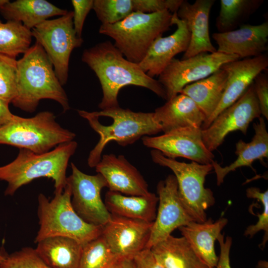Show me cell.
Listing matches in <instances>:
<instances>
[{
	"instance_id": "obj_1",
	"label": "cell",
	"mask_w": 268,
	"mask_h": 268,
	"mask_svg": "<svg viewBox=\"0 0 268 268\" xmlns=\"http://www.w3.org/2000/svg\"><path fill=\"white\" fill-rule=\"evenodd\" d=\"M81 60L99 80L103 96L98 107L101 110L120 107L118 100L119 91L128 85L147 88L166 99L165 89L160 82L149 76L138 64L128 61L109 41L85 49Z\"/></svg>"
},
{
	"instance_id": "obj_2",
	"label": "cell",
	"mask_w": 268,
	"mask_h": 268,
	"mask_svg": "<svg viewBox=\"0 0 268 268\" xmlns=\"http://www.w3.org/2000/svg\"><path fill=\"white\" fill-rule=\"evenodd\" d=\"M44 99L57 102L65 112L70 109L67 96L51 62L36 42L17 61L16 93L11 103L21 110L33 112Z\"/></svg>"
},
{
	"instance_id": "obj_3",
	"label": "cell",
	"mask_w": 268,
	"mask_h": 268,
	"mask_svg": "<svg viewBox=\"0 0 268 268\" xmlns=\"http://www.w3.org/2000/svg\"><path fill=\"white\" fill-rule=\"evenodd\" d=\"M77 112L100 136L88 157L87 163L90 167H95L99 162L102 152L109 142L114 141L125 146L144 136L162 132L153 112H135L120 107L92 112L80 110Z\"/></svg>"
},
{
	"instance_id": "obj_4",
	"label": "cell",
	"mask_w": 268,
	"mask_h": 268,
	"mask_svg": "<svg viewBox=\"0 0 268 268\" xmlns=\"http://www.w3.org/2000/svg\"><path fill=\"white\" fill-rule=\"evenodd\" d=\"M77 147V143L72 140L41 154L20 148L13 161L0 167V180L7 183L5 196H12L21 187L42 177L54 181V192L63 191L68 161Z\"/></svg>"
},
{
	"instance_id": "obj_5",
	"label": "cell",
	"mask_w": 268,
	"mask_h": 268,
	"mask_svg": "<svg viewBox=\"0 0 268 268\" xmlns=\"http://www.w3.org/2000/svg\"><path fill=\"white\" fill-rule=\"evenodd\" d=\"M168 10L145 13L134 11L113 24H101L99 33L115 41V46L129 61L139 64L153 42L173 25Z\"/></svg>"
},
{
	"instance_id": "obj_6",
	"label": "cell",
	"mask_w": 268,
	"mask_h": 268,
	"mask_svg": "<svg viewBox=\"0 0 268 268\" xmlns=\"http://www.w3.org/2000/svg\"><path fill=\"white\" fill-rule=\"evenodd\" d=\"M54 194L50 201L43 194L38 196L40 227L35 243L47 237L60 236L74 239L83 246L101 235L103 226L87 223L73 209L71 188L67 181L63 191Z\"/></svg>"
},
{
	"instance_id": "obj_7",
	"label": "cell",
	"mask_w": 268,
	"mask_h": 268,
	"mask_svg": "<svg viewBox=\"0 0 268 268\" xmlns=\"http://www.w3.org/2000/svg\"><path fill=\"white\" fill-rule=\"evenodd\" d=\"M75 134L61 127L50 111L41 112L31 118L17 116L0 127V144L41 154L60 144L73 140Z\"/></svg>"
},
{
	"instance_id": "obj_8",
	"label": "cell",
	"mask_w": 268,
	"mask_h": 268,
	"mask_svg": "<svg viewBox=\"0 0 268 268\" xmlns=\"http://www.w3.org/2000/svg\"><path fill=\"white\" fill-rule=\"evenodd\" d=\"M150 154L155 163L168 167L173 172L180 200L190 216L196 222L205 221L206 210L215 202L212 191L204 187L205 178L213 169L212 164L180 162L154 149Z\"/></svg>"
},
{
	"instance_id": "obj_9",
	"label": "cell",
	"mask_w": 268,
	"mask_h": 268,
	"mask_svg": "<svg viewBox=\"0 0 268 268\" xmlns=\"http://www.w3.org/2000/svg\"><path fill=\"white\" fill-rule=\"evenodd\" d=\"M73 11L59 18L46 20L31 29L32 37L43 48L62 86L67 82L71 53L83 40L77 36L73 26Z\"/></svg>"
},
{
	"instance_id": "obj_10",
	"label": "cell",
	"mask_w": 268,
	"mask_h": 268,
	"mask_svg": "<svg viewBox=\"0 0 268 268\" xmlns=\"http://www.w3.org/2000/svg\"><path fill=\"white\" fill-rule=\"evenodd\" d=\"M235 55L218 52L201 53L184 60L174 58L159 75L166 100L181 93L187 85L205 78L227 63L239 60Z\"/></svg>"
},
{
	"instance_id": "obj_11",
	"label": "cell",
	"mask_w": 268,
	"mask_h": 268,
	"mask_svg": "<svg viewBox=\"0 0 268 268\" xmlns=\"http://www.w3.org/2000/svg\"><path fill=\"white\" fill-rule=\"evenodd\" d=\"M261 115L253 82L235 102L220 112L207 128L201 130L205 146L212 152L231 132L240 131L246 134L250 124Z\"/></svg>"
},
{
	"instance_id": "obj_12",
	"label": "cell",
	"mask_w": 268,
	"mask_h": 268,
	"mask_svg": "<svg viewBox=\"0 0 268 268\" xmlns=\"http://www.w3.org/2000/svg\"><path fill=\"white\" fill-rule=\"evenodd\" d=\"M71 167L67 181L71 188L73 209L87 223L103 226L111 216L101 197L103 188L107 187L105 179L99 173L90 175L81 172L73 163Z\"/></svg>"
},
{
	"instance_id": "obj_13",
	"label": "cell",
	"mask_w": 268,
	"mask_h": 268,
	"mask_svg": "<svg viewBox=\"0 0 268 268\" xmlns=\"http://www.w3.org/2000/svg\"><path fill=\"white\" fill-rule=\"evenodd\" d=\"M157 192L158 207L146 247L148 249L171 235L175 229L195 221L181 202L174 175L158 182Z\"/></svg>"
},
{
	"instance_id": "obj_14",
	"label": "cell",
	"mask_w": 268,
	"mask_h": 268,
	"mask_svg": "<svg viewBox=\"0 0 268 268\" xmlns=\"http://www.w3.org/2000/svg\"><path fill=\"white\" fill-rule=\"evenodd\" d=\"M141 139L146 147L158 150L168 158L182 157L202 164L214 161V155L203 142L201 128H180L158 136H144Z\"/></svg>"
},
{
	"instance_id": "obj_15",
	"label": "cell",
	"mask_w": 268,
	"mask_h": 268,
	"mask_svg": "<svg viewBox=\"0 0 268 268\" xmlns=\"http://www.w3.org/2000/svg\"><path fill=\"white\" fill-rule=\"evenodd\" d=\"M153 223L111 214L102 236L120 259L133 260L146 249Z\"/></svg>"
},
{
	"instance_id": "obj_16",
	"label": "cell",
	"mask_w": 268,
	"mask_h": 268,
	"mask_svg": "<svg viewBox=\"0 0 268 268\" xmlns=\"http://www.w3.org/2000/svg\"><path fill=\"white\" fill-rule=\"evenodd\" d=\"M268 67L266 54L230 62L220 68L227 75L226 86L221 101L211 116L204 121L201 129L207 128L223 110L235 102L253 82L255 77Z\"/></svg>"
},
{
	"instance_id": "obj_17",
	"label": "cell",
	"mask_w": 268,
	"mask_h": 268,
	"mask_svg": "<svg viewBox=\"0 0 268 268\" xmlns=\"http://www.w3.org/2000/svg\"><path fill=\"white\" fill-rule=\"evenodd\" d=\"M173 25L176 31L169 36L157 37L152 43L143 60L138 64L149 76H159L174 57L188 49L190 33L185 22L177 13L172 14Z\"/></svg>"
},
{
	"instance_id": "obj_18",
	"label": "cell",
	"mask_w": 268,
	"mask_h": 268,
	"mask_svg": "<svg viewBox=\"0 0 268 268\" xmlns=\"http://www.w3.org/2000/svg\"><path fill=\"white\" fill-rule=\"evenodd\" d=\"M95 169L104 178L110 191L127 196H147L151 193L140 173L122 155H103Z\"/></svg>"
},
{
	"instance_id": "obj_19",
	"label": "cell",
	"mask_w": 268,
	"mask_h": 268,
	"mask_svg": "<svg viewBox=\"0 0 268 268\" xmlns=\"http://www.w3.org/2000/svg\"><path fill=\"white\" fill-rule=\"evenodd\" d=\"M212 37L217 45L218 52L235 55L239 59L257 57L268 49V22L243 24L231 31L214 33Z\"/></svg>"
},
{
	"instance_id": "obj_20",
	"label": "cell",
	"mask_w": 268,
	"mask_h": 268,
	"mask_svg": "<svg viewBox=\"0 0 268 268\" xmlns=\"http://www.w3.org/2000/svg\"><path fill=\"white\" fill-rule=\"evenodd\" d=\"M214 0H197L193 3L183 0L177 13L190 32V41L182 60L201 53H212L216 49L211 43L208 29V19Z\"/></svg>"
},
{
	"instance_id": "obj_21",
	"label": "cell",
	"mask_w": 268,
	"mask_h": 268,
	"mask_svg": "<svg viewBox=\"0 0 268 268\" xmlns=\"http://www.w3.org/2000/svg\"><path fill=\"white\" fill-rule=\"evenodd\" d=\"M153 114L164 133L183 128H201L206 119L194 101L182 93L167 100Z\"/></svg>"
},
{
	"instance_id": "obj_22",
	"label": "cell",
	"mask_w": 268,
	"mask_h": 268,
	"mask_svg": "<svg viewBox=\"0 0 268 268\" xmlns=\"http://www.w3.org/2000/svg\"><path fill=\"white\" fill-rule=\"evenodd\" d=\"M227 223L228 220L224 217L214 222L209 218L203 222L192 221L179 229L201 259L210 268H213L218 261L215 242Z\"/></svg>"
},
{
	"instance_id": "obj_23",
	"label": "cell",
	"mask_w": 268,
	"mask_h": 268,
	"mask_svg": "<svg viewBox=\"0 0 268 268\" xmlns=\"http://www.w3.org/2000/svg\"><path fill=\"white\" fill-rule=\"evenodd\" d=\"M255 134L252 140L246 142L239 140L236 144V159L229 165L221 166L216 161L211 164L216 175L217 185L220 186L225 176L230 172L238 168L244 166L252 167L254 161H264L268 157V133L263 117L259 118V122L253 124Z\"/></svg>"
},
{
	"instance_id": "obj_24",
	"label": "cell",
	"mask_w": 268,
	"mask_h": 268,
	"mask_svg": "<svg viewBox=\"0 0 268 268\" xmlns=\"http://www.w3.org/2000/svg\"><path fill=\"white\" fill-rule=\"evenodd\" d=\"M158 197L151 193L147 196H127L109 191L105 204L111 214L153 223L156 215Z\"/></svg>"
},
{
	"instance_id": "obj_25",
	"label": "cell",
	"mask_w": 268,
	"mask_h": 268,
	"mask_svg": "<svg viewBox=\"0 0 268 268\" xmlns=\"http://www.w3.org/2000/svg\"><path fill=\"white\" fill-rule=\"evenodd\" d=\"M35 249L40 258L51 268H78L83 246L72 238H45Z\"/></svg>"
},
{
	"instance_id": "obj_26",
	"label": "cell",
	"mask_w": 268,
	"mask_h": 268,
	"mask_svg": "<svg viewBox=\"0 0 268 268\" xmlns=\"http://www.w3.org/2000/svg\"><path fill=\"white\" fill-rule=\"evenodd\" d=\"M67 12L45 0L9 1L0 10L7 21L19 22L30 30L50 17L61 16Z\"/></svg>"
},
{
	"instance_id": "obj_27",
	"label": "cell",
	"mask_w": 268,
	"mask_h": 268,
	"mask_svg": "<svg viewBox=\"0 0 268 268\" xmlns=\"http://www.w3.org/2000/svg\"><path fill=\"white\" fill-rule=\"evenodd\" d=\"M150 250L164 268H210L183 237L171 235Z\"/></svg>"
},
{
	"instance_id": "obj_28",
	"label": "cell",
	"mask_w": 268,
	"mask_h": 268,
	"mask_svg": "<svg viewBox=\"0 0 268 268\" xmlns=\"http://www.w3.org/2000/svg\"><path fill=\"white\" fill-rule=\"evenodd\" d=\"M227 77L226 71L220 68L208 77L187 85L180 93L189 96L194 101L206 120L215 111L221 101Z\"/></svg>"
},
{
	"instance_id": "obj_29",
	"label": "cell",
	"mask_w": 268,
	"mask_h": 268,
	"mask_svg": "<svg viewBox=\"0 0 268 268\" xmlns=\"http://www.w3.org/2000/svg\"><path fill=\"white\" fill-rule=\"evenodd\" d=\"M263 0H221L220 9L216 19L218 32L236 29L262 4Z\"/></svg>"
},
{
	"instance_id": "obj_30",
	"label": "cell",
	"mask_w": 268,
	"mask_h": 268,
	"mask_svg": "<svg viewBox=\"0 0 268 268\" xmlns=\"http://www.w3.org/2000/svg\"><path fill=\"white\" fill-rule=\"evenodd\" d=\"M31 30L14 21L2 22L0 20V54L16 59L31 47Z\"/></svg>"
},
{
	"instance_id": "obj_31",
	"label": "cell",
	"mask_w": 268,
	"mask_h": 268,
	"mask_svg": "<svg viewBox=\"0 0 268 268\" xmlns=\"http://www.w3.org/2000/svg\"><path fill=\"white\" fill-rule=\"evenodd\" d=\"M120 259L101 235L83 246L78 268H114Z\"/></svg>"
},
{
	"instance_id": "obj_32",
	"label": "cell",
	"mask_w": 268,
	"mask_h": 268,
	"mask_svg": "<svg viewBox=\"0 0 268 268\" xmlns=\"http://www.w3.org/2000/svg\"><path fill=\"white\" fill-rule=\"evenodd\" d=\"M92 9L104 25L118 23L134 12L132 0H93Z\"/></svg>"
},
{
	"instance_id": "obj_33",
	"label": "cell",
	"mask_w": 268,
	"mask_h": 268,
	"mask_svg": "<svg viewBox=\"0 0 268 268\" xmlns=\"http://www.w3.org/2000/svg\"><path fill=\"white\" fill-rule=\"evenodd\" d=\"M17 86V60L0 54V99L9 104L15 98Z\"/></svg>"
},
{
	"instance_id": "obj_34",
	"label": "cell",
	"mask_w": 268,
	"mask_h": 268,
	"mask_svg": "<svg viewBox=\"0 0 268 268\" xmlns=\"http://www.w3.org/2000/svg\"><path fill=\"white\" fill-rule=\"evenodd\" d=\"M246 196L248 198L255 199L261 201L263 210L261 214L257 215L258 221L254 225L248 226L244 235L252 238L258 232L264 231L265 235L262 243L260 245L261 249L265 247L268 239V191L262 192L257 187H250L246 190Z\"/></svg>"
},
{
	"instance_id": "obj_35",
	"label": "cell",
	"mask_w": 268,
	"mask_h": 268,
	"mask_svg": "<svg viewBox=\"0 0 268 268\" xmlns=\"http://www.w3.org/2000/svg\"><path fill=\"white\" fill-rule=\"evenodd\" d=\"M0 268H51L39 256L35 249L24 247L10 255L6 254Z\"/></svg>"
},
{
	"instance_id": "obj_36",
	"label": "cell",
	"mask_w": 268,
	"mask_h": 268,
	"mask_svg": "<svg viewBox=\"0 0 268 268\" xmlns=\"http://www.w3.org/2000/svg\"><path fill=\"white\" fill-rule=\"evenodd\" d=\"M183 0H132L134 11L145 13L168 10L176 13Z\"/></svg>"
},
{
	"instance_id": "obj_37",
	"label": "cell",
	"mask_w": 268,
	"mask_h": 268,
	"mask_svg": "<svg viewBox=\"0 0 268 268\" xmlns=\"http://www.w3.org/2000/svg\"><path fill=\"white\" fill-rule=\"evenodd\" d=\"M73 26L77 36L82 38V32L86 17L93 8V0H72Z\"/></svg>"
},
{
	"instance_id": "obj_38",
	"label": "cell",
	"mask_w": 268,
	"mask_h": 268,
	"mask_svg": "<svg viewBox=\"0 0 268 268\" xmlns=\"http://www.w3.org/2000/svg\"><path fill=\"white\" fill-rule=\"evenodd\" d=\"M255 94L258 100L261 115L268 119V77L267 74L260 73L253 81Z\"/></svg>"
},
{
	"instance_id": "obj_39",
	"label": "cell",
	"mask_w": 268,
	"mask_h": 268,
	"mask_svg": "<svg viewBox=\"0 0 268 268\" xmlns=\"http://www.w3.org/2000/svg\"><path fill=\"white\" fill-rule=\"evenodd\" d=\"M218 240L220 248L218 261L216 267L213 268H231L230 263V252L232 243V239L227 236L224 240V234H220Z\"/></svg>"
},
{
	"instance_id": "obj_40",
	"label": "cell",
	"mask_w": 268,
	"mask_h": 268,
	"mask_svg": "<svg viewBox=\"0 0 268 268\" xmlns=\"http://www.w3.org/2000/svg\"><path fill=\"white\" fill-rule=\"evenodd\" d=\"M133 261L135 268H164L148 249L138 253Z\"/></svg>"
},
{
	"instance_id": "obj_41",
	"label": "cell",
	"mask_w": 268,
	"mask_h": 268,
	"mask_svg": "<svg viewBox=\"0 0 268 268\" xmlns=\"http://www.w3.org/2000/svg\"><path fill=\"white\" fill-rule=\"evenodd\" d=\"M9 104L0 99V127L14 121L17 117L10 111Z\"/></svg>"
},
{
	"instance_id": "obj_42",
	"label": "cell",
	"mask_w": 268,
	"mask_h": 268,
	"mask_svg": "<svg viewBox=\"0 0 268 268\" xmlns=\"http://www.w3.org/2000/svg\"><path fill=\"white\" fill-rule=\"evenodd\" d=\"M114 268H135L133 260L121 259Z\"/></svg>"
},
{
	"instance_id": "obj_43",
	"label": "cell",
	"mask_w": 268,
	"mask_h": 268,
	"mask_svg": "<svg viewBox=\"0 0 268 268\" xmlns=\"http://www.w3.org/2000/svg\"><path fill=\"white\" fill-rule=\"evenodd\" d=\"M6 253L3 250L0 251V263L4 260Z\"/></svg>"
},
{
	"instance_id": "obj_44",
	"label": "cell",
	"mask_w": 268,
	"mask_h": 268,
	"mask_svg": "<svg viewBox=\"0 0 268 268\" xmlns=\"http://www.w3.org/2000/svg\"><path fill=\"white\" fill-rule=\"evenodd\" d=\"M9 1L8 0H0V10Z\"/></svg>"
}]
</instances>
